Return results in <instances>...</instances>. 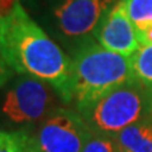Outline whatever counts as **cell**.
I'll return each mask as SVG.
<instances>
[{
	"instance_id": "cell-13",
	"label": "cell",
	"mask_w": 152,
	"mask_h": 152,
	"mask_svg": "<svg viewBox=\"0 0 152 152\" xmlns=\"http://www.w3.org/2000/svg\"><path fill=\"white\" fill-rule=\"evenodd\" d=\"M12 75H13V70L7 65L1 53H0V88L4 86L12 79Z\"/></svg>"
},
{
	"instance_id": "cell-14",
	"label": "cell",
	"mask_w": 152,
	"mask_h": 152,
	"mask_svg": "<svg viewBox=\"0 0 152 152\" xmlns=\"http://www.w3.org/2000/svg\"><path fill=\"white\" fill-rule=\"evenodd\" d=\"M138 39L141 46L152 45V26H150L143 31H138Z\"/></svg>"
},
{
	"instance_id": "cell-4",
	"label": "cell",
	"mask_w": 152,
	"mask_h": 152,
	"mask_svg": "<svg viewBox=\"0 0 152 152\" xmlns=\"http://www.w3.org/2000/svg\"><path fill=\"white\" fill-rule=\"evenodd\" d=\"M76 110L93 133L114 137L126 127L152 115V91L132 79Z\"/></svg>"
},
{
	"instance_id": "cell-1",
	"label": "cell",
	"mask_w": 152,
	"mask_h": 152,
	"mask_svg": "<svg viewBox=\"0 0 152 152\" xmlns=\"http://www.w3.org/2000/svg\"><path fill=\"white\" fill-rule=\"evenodd\" d=\"M0 53L13 71L50 84L70 104L71 57L31 17L20 0L0 13Z\"/></svg>"
},
{
	"instance_id": "cell-5",
	"label": "cell",
	"mask_w": 152,
	"mask_h": 152,
	"mask_svg": "<svg viewBox=\"0 0 152 152\" xmlns=\"http://www.w3.org/2000/svg\"><path fill=\"white\" fill-rule=\"evenodd\" d=\"M60 95L50 84L28 75L10 83L0 100V113L13 124H37L56 110Z\"/></svg>"
},
{
	"instance_id": "cell-11",
	"label": "cell",
	"mask_w": 152,
	"mask_h": 152,
	"mask_svg": "<svg viewBox=\"0 0 152 152\" xmlns=\"http://www.w3.org/2000/svg\"><path fill=\"white\" fill-rule=\"evenodd\" d=\"M0 152H33L32 136L24 131L0 129Z\"/></svg>"
},
{
	"instance_id": "cell-8",
	"label": "cell",
	"mask_w": 152,
	"mask_h": 152,
	"mask_svg": "<svg viewBox=\"0 0 152 152\" xmlns=\"http://www.w3.org/2000/svg\"><path fill=\"white\" fill-rule=\"evenodd\" d=\"M114 138L121 152H152V115L126 127Z\"/></svg>"
},
{
	"instance_id": "cell-9",
	"label": "cell",
	"mask_w": 152,
	"mask_h": 152,
	"mask_svg": "<svg viewBox=\"0 0 152 152\" xmlns=\"http://www.w3.org/2000/svg\"><path fill=\"white\" fill-rule=\"evenodd\" d=\"M133 76L152 91V45L141 46L131 56Z\"/></svg>"
},
{
	"instance_id": "cell-12",
	"label": "cell",
	"mask_w": 152,
	"mask_h": 152,
	"mask_svg": "<svg viewBox=\"0 0 152 152\" xmlns=\"http://www.w3.org/2000/svg\"><path fill=\"white\" fill-rule=\"evenodd\" d=\"M81 152H121V150L113 136L93 133Z\"/></svg>"
},
{
	"instance_id": "cell-3",
	"label": "cell",
	"mask_w": 152,
	"mask_h": 152,
	"mask_svg": "<svg viewBox=\"0 0 152 152\" xmlns=\"http://www.w3.org/2000/svg\"><path fill=\"white\" fill-rule=\"evenodd\" d=\"M119 0H24L26 10L70 53L94 38L103 17Z\"/></svg>"
},
{
	"instance_id": "cell-15",
	"label": "cell",
	"mask_w": 152,
	"mask_h": 152,
	"mask_svg": "<svg viewBox=\"0 0 152 152\" xmlns=\"http://www.w3.org/2000/svg\"><path fill=\"white\" fill-rule=\"evenodd\" d=\"M33 152H36V151H34V150H33Z\"/></svg>"
},
{
	"instance_id": "cell-7",
	"label": "cell",
	"mask_w": 152,
	"mask_h": 152,
	"mask_svg": "<svg viewBox=\"0 0 152 152\" xmlns=\"http://www.w3.org/2000/svg\"><path fill=\"white\" fill-rule=\"evenodd\" d=\"M94 38L104 48L127 57L140 50L138 31L128 15L123 0L103 17L94 32Z\"/></svg>"
},
{
	"instance_id": "cell-2",
	"label": "cell",
	"mask_w": 152,
	"mask_h": 152,
	"mask_svg": "<svg viewBox=\"0 0 152 152\" xmlns=\"http://www.w3.org/2000/svg\"><path fill=\"white\" fill-rule=\"evenodd\" d=\"M70 57V95L76 109L134 79L131 57L104 48L95 38L84 42Z\"/></svg>"
},
{
	"instance_id": "cell-6",
	"label": "cell",
	"mask_w": 152,
	"mask_h": 152,
	"mask_svg": "<svg viewBox=\"0 0 152 152\" xmlns=\"http://www.w3.org/2000/svg\"><path fill=\"white\" fill-rule=\"evenodd\" d=\"M91 134L77 110L60 107L38 123L32 145L36 152H81Z\"/></svg>"
},
{
	"instance_id": "cell-10",
	"label": "cell",
	"mask_w": 152,
	"mask_h": 152,
	"mask_svg": "<svg viewBox=\"0 0 152 152\" xmlns=\"http://www.w3.org/2000/svg\"><path fill=\"white\" fill-rule=\"evenodd\" d=\"M127 13L137 31L152 26V0H123Z\"/></svg>"
}]
</instances>
